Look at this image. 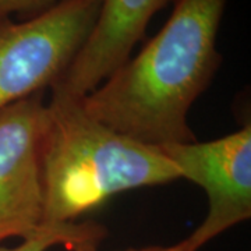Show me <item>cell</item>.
I'll use <instances>...</instances> for the list:
<instances>
[{
    "label": "cell",
    "mask_w": 251,
    "mask_h": 251,
    "mask_svg": "<svg viewBox=\"0 0 251 251\" xmlns=\"http://www.w3.org/2000/svg\"><path fill=\"white\" fill-rule=\"evenodd\" d=\"M226 3L176 0L161 31L82 97L85 112L117 133L156 148L197 141L188 112L224 60L216 41Z\"/></svg>",
    "instance_id": "1"
},
{
    "label": "cell",
    "mask_w": 251,
    "mask_h": 251,
    "mask_svg": "<svg viewBox=\"0 0 251 251\" xmlns=\"http://www.w3.org/2000/svg\"><path fill=\"white\" fill-rule=\"evenodd\" d=\"M44 224H69L109 198L180 179L161 148L102 125L82 97L52 90L41 138Z\"/></svg>",
    "instance_id": "2"
},
{
    "label": "cell",
    "mask_w": 251,
    "mask_h": 251,
    "mask_svg": "<svg viewBox=\"0 0 251 251\" xmlns=\"http://www.w3.org/2000/svg\"><path fill=\"white\" fill-rule=\"evenodd\" d=\"M100 0H59L21 23L0 17V109L52 88L87 41Z\"/></svg>",
    "instance_id": "3"
},
{
    "label": "cell",
    "mask_w": 251,
    "mask_h": 251,
    "mask_svg": "<svg viewBox=\"0 0 251 251\" xmlns=\"http://www.w3.org/2000/svg\"><path fill=\"white\" fill-rule=\"evenodd\" d=\"M180 179L205 191L208 212L187 240L200 250L230 227L251 216V126L206 143L162 147Z\"/></svg>",
    "instance_id": "4"
},
{
    "label": "cell",
    "mask_w": 251,
    "mask_h": 251,
    "mask_svg": "<svg viewBox=\"0 0 251 251\" xmlns=\"http://www.w3.org/2000/svg\"><path fill=\"white\" fill-rule=\"evenodd\" d=\"M45 105L39 92L0 109V243L25 240L48 226L41 179Z\"/></svg>",
    "instance_id": "5"
},
{
    "label": "cell",
    "mask_w": 251,
    "mask_h": 251,
    "mask_svg": "<svg viewBox=\"0 0 251 251\" xmlns=\"http://www.w3.org/2000/svg\"><path fill=\"white\" fill-rule=\"evenodd\" d=\"M176 0H100L80 52L50 90L85 97L127 62L152 17Z\"/></svg>",
    "instance_id": "6"
},
{
    "label": "cell",
    "mask_w": 251,
    "mask_h": 251,
    "mask_svg": "<svg viewBox=\"0 0 251 251\" xmlns=\"http://www.w3.org/2000/svg\"><path fill=\"white\" fill-rule=\"evenodd\" d=\"M106 229L97 222H69L45 226L41 232L28 237L16 247H3L0 251H48L54 246H63L73 251L98 249L106 237Z\"/></svg>",
    "instance_id": "7"
},
{
    "label": "cell",
    "mask_w": 251,
    "mask_h": 251,
    "mask_svg": "<svg viewBox=\"0 0 251 251\" xmlns=\"http://www.w3.org/2000/svg\"><path fill=\"white\" fill-rule=\"evenodd\" d=\"M57 1L59 0H0V17H11L13 14L25 18L35 17Z\"/></svg>",
    "instance_id": "8"
},
{
    "label": "cell",
    "mask_w": 251,
    "mask_h": 251,
    "mask_svg": "<svg viewBox=\"0 0 251 251\" xmlns=\"http://www.w3.org/2000/svg\"><path fill=\"white\" fill-rule=\"evenodd\" d=\"M117 251H197L191 243L188 242L187 237L180 243H176L173 246H148V247H141V249H126V250Z\"/></svg>",
    "instance_id": "9"
},
{
    "label": "cell",
    "mask_w": 251,
    "mask_h": 251,
    "mask_svg": "<svg viewBox=\"0 0 251 251\" xmlns=\"http://www.w3.org/2000/svg\"><path fill=\"white\" fill-rule=\"evenodd\" d=\"M81 251H98V249H85V250H81Z\"/></svg>",
    "instance_id": "10"
}]
</instances>
